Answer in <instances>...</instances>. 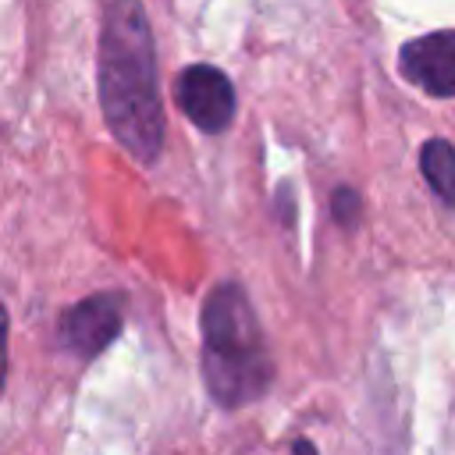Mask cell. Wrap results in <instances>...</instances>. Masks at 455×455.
Masks as SVG:
<instances>
[{
  "instance_id": "cell-1",
  "label": "cell",
  "mask_w": 455,
  "mask_h": 455,
  "mask_svg": "<svg viewBox=\"0 0 455 455\" xmlns=\"http://www.w3.org/2000/svg\"><path fill=\"white\" fill-rule=\"evenodd\" d=\"M100 107L114 139L153 164L164 149V103L156 82V50L139 0H110L100 28Z\"/></svg>"
},
{
  "instance_id": "cell-2",
  "label": "cell",
  "mask_w": 455,
  "mask_h": 455,
  "mask_svg": "<svg viewBox=\"0 0 455 455\" xmlns=\"http://www.w3.org/2000/svg\"><path fill=\"white\" fill-rule=\"evenodd\" d=\"M203 377L228 409L259 398L274 380L259 320L235 281H220L203 302Z\"/></svg>"
},
{
  "instance_id": "cell-3",
  "label": "cell",
  "mask_w": 455,
  "mask_h": 455,
  "mask_svg": "<svg viewBox=\"0 0 455 455\" xmlns=\"http://www.w3.org/2000/svg\"><path fill=\"white\" fill-rule=\"evenodd\" d=\"M174 100L181 114L206 135H220L235 117V85L213 64H192L178 75Z\"/></svg>"
},
{
  "instance_id": "cell-4",
  "label": "cell",
  "mask_w": 455,
  "mask_h": 455,
  "mask_svg": "<svg viewBox=\"0 0 455 455\" xmlns=\"http://www.w3.org/2000/svg\"><path fill=\"white\" fill-rule=\"evenodd\" d=\"M121 323H124L121 295L100 291V295H89V299L75 302L71 309H64L57 334H60V345L68 352H75L78 359H96L121 334Z\"/></svg>"
},
{
  "instance_id": "cell-5",
  "label": "cell",
  "mask_w": 455,
  "mask_h": 455,
  "mask_svg": "<svg viewBox=\"0 0 455 455\" xmlns=\"http://www.w3.org/2000/svg\"><path fill=\"white\" fill-rule=\"evenodd\" d=\"M402 75L430 96H455V28L409 39L398 53Z\"/></svg>"
},
{
  "instance_id": "cell-6",
  "label": "cell",
  "mask_w": 455,
  "mask_h": 455,
  "mask_svg": "<svg viewBox=\"0 0 455 455\" xmlns=\"http://www.w3.org/2000/svg\"><path fill=\"white\" fill-rule=\"evenodd\" d=\"M419 167H423V178L430 181V188L448 206H455V146L444 139H430L419 149Z\"/></svg>"
},
{
  "instance_id": "cell-7",
  "label": "cell",
  "mask_w": 455,
  "mask_h": 455,
  "mask_svg": "<svg viewBox=\"0 0 455 455\" xmlns=\"http://www.w3.org/2000/svg\"><path fill=\"white\" fill-rule=\"evenodd\" d=\"M331 213L341 228H355L359 224V213H363V203H359V192L355 188H338L334 199H331Z\"/></svg>"
},
{
  "instance_id": "cell-8",
  "label": "cell",
  "mask_w": 455,
  "mask_h": 455,
  "mask_svg": "<svg viewBox=\"0 0 455 455\" xmlns=\"http://www.w3.org/2000/svg\"><path fill=\"white\" fill-rule=\"evenodd\" d=\"M7 331H11V320H7V309L0 302V387L7 380Z\"/></svg>"
}]
</instances>
